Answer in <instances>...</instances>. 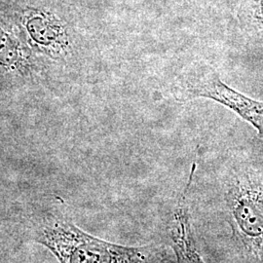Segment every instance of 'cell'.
<instances>
[{"mask_svg": "<svg viewBox=\"0 0 263 263\" xmlns=\"http://www.w3.org/2000/svg\"><path fill=\"white\" fill-rule=\"evenodd\" d=\"M229 203L236 226L246 240L263 244V179L241 172L231 179Z\"/></svg>", "mask_w": 263, "mask_h": 263, "instance_id": "cell-3", "label": "cell"}, {"mask_svg": "<svg viewBox=\"0 0 263 263\" xmlns=\"http://www.w3.org/2000/svg\"><path fill=\"white\" fill-rule=\"evenodd\" d=\"M21 226L27 240L45 247L60 263H166L156 247H125L88 234L59 206L28 209Z\"/></svg>", "mask_w": 263, "mask_h": 263, "instance_id": "cell-1", "label": "cell"}, {"mask_svg": "<svg viewBox=\"0 0 263 263\" xmlns=\"http://www.w3.org/2000/svg\"><path fill=\"white\" fill-rule=\"evenodd\" d=\"M179 102L208 99L222 104L250 123L263 139V102L253 100L226 85L212 66L195 64L185 70L174 86Z\"/></svg>", "mask_w": 263, "mask_h": 263, "instance_id": "cell-2", "label": "cell"}, {"mask_svg": "<svg viewBox=\"0 0 263 263\" xmlns=\"http://www.w3.org/2000/svg\"><path fill=\"white\" fill-rule=\"evenodd\" d=\"M193 171L194 168L192 169L187 186L179 199L174 215L175 217L174 226L172 228V240L179 263H205L202 260L195 248V243L193 240L189 223L187 205L185 201L193 176Z\"/></svg>", "mask_w": 263, "mask_h": 263, "instance_id": "cell-4", "label": "cell"}, {"mask_svg": "<svg viewBox=\"0 0 263 263\" xmlns=\"http://www.w3.org/2000/svg\"><path fill=\"white\" fill-rule=\"evenodd\" d=\"M237 17L245 34L263 45V0H243Z\"/></svg>", "mask_w": 263, "mask_h": 263, "instance_id": "cell-5", "label": "cell"}]
</instances>
